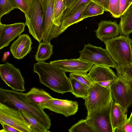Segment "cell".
<instances>
[{
  "label": "cell",
  "mask_w": 132,
  "mask_h": 132,
  "mask_svg": "<svg viewBox=\"0 0 132 132\" xmlns=\"http://www.w3.org/2000/svg\"><path fill=\"white\" fill-rule=\"evenodd\" d=\"M79 59L94 65L116 68L117 65L106 50L89 44H84L83 49L79 51Z\"/></svg>",
  "instance_id": "obj_6"
},
{
  "label": "cell",
  "mask_w": 132,
  "mask_h": 132,
  "mask_svg": "<svg viewBox=\"0 0 132 132\" xmlns=\"http://www.w3.org/2000/svg\"><path fill=\"white\" fill-rule=\"evenodd\" d=\"M71 89V93L76 97L85 99L89 94L87 88L74 78L70 74L69 78Z\"/></svg>",
  "instance_id": "obj_23"
},
{
  "label": "cell",
  "mask_w": 132,
  "mask_h": 132,
  "mask_svg": "<svg viewBox=\"0 0 132 132\" xmlns=\"http://www.w3.org/2000/svg\"><path fill=\"white\" fill-rule=\"evenodd\" d=\"M118 79L132 84V65H118L115 68Z\"/></svg>",
  "instance_id": "obj_26"
},
{
  "label": "cell",
  "mask_w": 132,
  "mask_h": 132,
  "mask_svg": "<svg viewBox=\"0 0 132 132\" xmlns=\"http://www.w3.org/2000/svg\"><path fill=\"white\" fill-rule=\"evenodd\" d=\"M121 17L119 24L120 35L129 36L132 32V5Z\"/></svg>",
  "instance_id": "obj_20"
},
{
  "label": "cell",
  "mask_w": 132,
  "mask_h": 132,
  "mask_svg": "<svg viewBox=\"0 0 132 132\" xmlns=\"http://www.w3.org/2000/svg\"><path fill=\"white\" fill-rule=\"evenodd\" d=\"M89 96L85 99L88 117L100 109L109 104L113 100L110 87L94 83L88 89Z\"/></svg>",
  "instance_id": "obj_5"
},
{
  "label": "cell",
  "mask_w": 132,
  "mask_h": 132,
  "mask_svg": "<svg viewBox=\"0 0 132 132\" xmlns=\"http://www.w3.org/2000/svg\"><path fill=\"white\" fill-rule=\"evenodd\" d=\"M93 82L107 88L118 80L117 76L109 67L94 65L88 73Z\"/></svg>",
  "instance_id": "obj_13"
},
{
  "label": "cell",
  "mask_w": 132,
  "mask_h": 132,
  "mask_svg": "<svg viewBox=\"0 0 132 132\" xmlns=\"http://www.w3.org/2000/svg\"><path fill=\"white\" fill-rule=\"evenodd\" d=\"M32 44L31 39L28 35L21 34L12 43L10 51L14 58L21 59L30 52Z\"/></svg>",
  "instance_id": "obj_17"
},
{
  "label": "cell",
  "mask_w": 132,
  "mask_h": 132,
  "mask_svg": "<svg viewBox=\"0 0 132 132\" xmlns=\"http://www.w3.org/2000/svg\"><path fill=\"white\" fill-rule=\"evenodd\" d=\"M23 22L5 24L0 22V50L8 46L10 42L20 35L24 30Z\"/></svg>",
  "instance_id": "obj_14"
},
{
  "label": "cell",
  "mask_w": 132,
  "mask_h": 132,
  "mask_svg": "<svg viewBox=\"0 0 132 132\" xmlns=\"http://www.w3.org/2000/svg\"><path fill=\"white\" fill-rule=\"evenodd\" d=\"M25 94L29 100L38 105L46 102L53 98L45 90L35 87L31 88Z\"/></svg>",
  "instance_id": "obj_19"
},
{
  "label": "cell",
  "mask_w": 132,
  "mask_h": 132,
  "mask_svg": "<svg viewBox=\"0 0 132 132\" xmlns=\"http://www.w3.org/2000/svg\"><path fill=\"white\" fill-rule=\"evenodd\" d=\"M18 7L24 13L28 11L31 0H14Z\"/></svg>",
  "instance_id": "obj_33"
},
{
  "label": "cell",
  "mask_w": 132,
  "mask_h": 132,
  "mask_svg": "<svg viewBox=\"0 0 132 132\" xmlns=\"http://www.w3.org/2000/svg\"><path fill=\"white\" fill-rule=\"evenodd\" d=\"M110 88L113 101L127 111L132 104V84L118 79Z\"/></svg>",
  "instance_id": "obj_11"
},
{
  "label": "cell",
  "mask_w": 132,
  "mask_h": 132,
  "mask_svg": "<svg viewBox=\"0 0 132 132\" xmlns=\"http://www.w3.org/2000/svg\"><path fill=\"white\" fill-rule=\"evenodd\" d=\"M65 0H55L54 8V23L60 30L62 23V19L67 9Z\"/></svg>",
  "instance_id": "obj_24"
},
{
  "label": "cell",
  "mask_w": 132,
  "mask_h": 132,
  "mask_svg": "<svg viewBox=\"0 0 132 132\" xmlns=\"http://www.w3.org/2000/svg\"><path fill=\"white\" fill-rule=\"evenodd\" d=\"M100 5L104 9L105 11L109 12L110 0H90Z\"/></svg>",
  "instance_id": "obj_36"
},
{
  "label": "cell",
  "mask_w": 132,
  "mask_h": 132,
  "mask_svg": "<svg viewBox=\"0 0 132 132\" xmlns=\"http://www.w3.org/2000/svg\"><path fill=\"white\" fill-rule=\"evenodd\" d=\"M109 12L112 16L116 18H119V0H110Z\"/></svg>",
  "instance_id": "obj_32"
},
{
  "label": "cell",
  "mask_w": 132,
  "mask_h": 132,
  "mask_svg": "<svg viewBox=\"0 0 132 132\" xmlns=\"http://www.w3.org/2000/svg\"><path fill=\"white\" fill-rule=\"evenodd\" d=\"M33 71L38 75L40 83L53 91L62 94L71 92L69 78L60 68L50 63L39 61L34 64Z\"/></svg>",
  "instance_id": "obj_2"
},
{
  "label": "cell",
  "mask_w": 132,
  "mask_h": 132,
  "mask_svg": "<svg viewBox=\"0 0 132 132\" xmlns=\"http://www.w3.org/2000/svg\"><path fill=\"white\" fill-rule=\"evenodd\" d=\"M127 111L119 104L112 102L110 111V118L113 132L123 124L127 120Z\"/></svg>",
  "instance_id": "obj_18"
},
{
  "label": "cell",
  "mask_w": 132,
  "mask_h": 132,
  "mask_svg": "<svg viewBox=\"0 0 132 132\" xmlns=\"http://www.w3.org/2000/svg\"><path fill=\"white\" fill-rule=\"evenodd\" d=\"M97 37L104 42L119 36V24L116 21L102 20L99 23L97 29L95 30Z\"/></svg>",
  "instance_id": "obj_16"
},
{
  "label": "cell",
  "mask_w": 132,
  "mask_h": 132,
  "mask_svg": "<svg viewBox=\"0 0 132 132\" xmlns=\"http://www.w3.org/2000/svg\"><path fill=\"white\" fill-rule=\"evenodd\" d=\"M89 3L82 5L71 15L63 20L60 30V35L64 32L68 27L71 25L82 20V16L83 12Z\"/></svg>",
  "instance_id": "obj_21"
},
{
  "label": "cell",
  "mask_w": 132,
  "mask_h": 132,
  "mask_svg": "<svg viewBox=\"0 0 132 132\" xmlns=\"http://www.w3.org/2000/svg\"><path fill=\"white\" fill-rule=\"evenodd\" d=\"M131 40L129 36L120 35L104 42L106 50L118 65L131 64Z\"/></svg>",
  "instance_id": "obj_3"
},
{
  "label": "cell",
  "mask_w": 132,
  "mask_h": 132,
  "mask_svg": "<svg viewBox=\"0 0 132 132\" xmlns=\"http://www.w3.org/2000/svg\"><path fill=\"white\" fill-rule=\"evenodd\" d=\"M69 132H94L86 119H81L69 129Z\"/></svg>",
  "instance_id": "obj_30"
},
{
  "label": "cell",
  "mask_w": 132,
  "mask_h": 132,
  "mask_svg": "<svg viewBox=\"0 0 132 132\" xmlns=\"http://www.w3.org/2000/svg\"><path fill=\"white\" fill-rule=\"evenodd\" d=\"M0 102L25 112L36 119L47 129H50L51 122L49 116L39 105L29 100L23 92L1 87Z\"/></svg>",
  "instance_id": "obj_1"
},
{
  "label": "cell",
  "mask_w": 132,
  "mask_h": 132,
  "mask_svg": "<svg viewBox=\"0 0 132 132\" xmlns=\"http://www.w3.org/2000/svg\"><path fill=\"white\" fill-rule=\"evenodd\" d=\"M53 47L50 42L39 43L35 55L36 60L38 62L44 61L50 58L53 53Z\"/></svg>",
  "instance_id": "obj_22"
},
{
  "label": "cell",
  "mask_w": 132,
  "mask_h": 132,
  "mask_svg": "<svg viewBox=\"0 0 132 132\" xmlns=\"http://www.w3.org/2000/svg\"><path fill=\"white\" fill-rule=\"evenodd\" d=\"M105 11L103 8L97 4L92 1L89 2L83 11L82 19L88 17L103 14Z\"/></svg>",
  "instance_id": "obj_25"
},
{
  "label": "cell",
  "mask_w": 132,
  "mask_h": 132,
  "mask_svg": "<svg viewBox=\"0 0 132 132\" xmlns=\"http://www.w3.org/2000/svg\"><path fill=\"white\" fill-rule=\"evenodd\" d=\"M45 15L43 42H49L59 36L60 29L54 24V8L55 0H40Z\"/></svg>",
  "instance_id": "obj_10"
},
{
  "label": "cell",
  "mask_w": 132,
  "mask_h": 132,
  "mask_svg": "<svg viewBox=\"0 0 132 132\" xmlns=\"http://www.w3.org/2000/svg\"><path fill=\"white\" fill-rule=\"evenodd\" d=\"M50 63L65 72L71 73H87L93 65L79 58L56 60Z\"/></svg>",
  "instance_id": "obj_15"
},
{
  "label": "cell",
  "mask_w": 132,
  "mask_h": 132,
  "mask_svg": "<svg viewBox=\"0 0 132 132\" xmlns=\"http://www.w3.org/2000/svg\"><path fill=\"white\" fill-rule=\"evenodd\" d=\"M112 102L86 117L87 122L94 132H113L110 118Z\"/></svg>",
  "instance_id": "obj_8"
},
{
  "label": "cell",
  "mask_w": 132,
  "mask_h": 132,
  "mask_svg": "<svg viewBox=\"0 0 132 132\" xmlns=\"http://www.w3.org/2000/svg\"><path fill=\"white\" fill-rule=\"evenodd\" d=\"M0 75L2 80L12 90L23 92L26 91L24 80L19 69L7 62L0 65Z\"/></svg>",
  "instance_id": "obj_9"
},
{
  "label": "cell",
  "mask_w": 132,
  "mask_h": 132,
  "mask_svg": "<svg viewBox=\"0 0 132 132\" xmlns=\"http://www.w3.org/2000/svg\"><path fill=\"white\" fill-rule=\"evenodd\" d=\"M70 74L88 89L94 83L86 72L71 73Z\"/></svg>",
  "instance_id": "obj_28"
},
{
  "label": "cell",
  "mask_w": 132,
  "mask_h": 132,
  "mask_svg": "<svg viewBox=\"0 0 132 132\" xmlns=\"http://www.w3.org/2000/svg\"><path fill=\"white\" fill-rule=\"evenodd\" d=\"M20 111L26 120L31 125L32 132H50L36 119L25 112Z\"/></svg>",
  "instance_id": "obj_27"
},
{
  "label": "cell",
  "mask_w": 132,
  "mask_h": 132,
  "mask_svg": "<svg viewBox=\"0 0 132 132\" xmlns=\"http://www.w3.org/2000/svg\"><path fill=\"white\" fill-rule=\"evenodd\" d=\"M116 132H132V126L128 119L123 124L116 130Z\"/></svg>",
  "instance_id": "obj_35"
},
{
  "label": "cell",
  "mask_w": 132,
  "mask_h": 132,
  "mask_svg": "<svg viewBox=\"0 0 132 132\" xmlns=\"http://www.w3.org/2000/svg\"><path fill=\"white\" fill-rule=\"evenodd\" d=\"M131 52H132V40L131 41ZM132 65V61L131 64Z\"/></svg>",
  "instance_id": "obj_41"
},
{
  "label": "cell",
  "mask_w": 132,
  "mask_h": 132,
  "mask_svg": "<svg viewBox=\"0 0 132 132\" xmlns=\"http://www.w3.org/2000/svg\"><path fill=\"white\" fill-rule=\"evenodd\" d=\"M25 24L29 33L39 43L42 40L45 15L40 0H31L29 9L24 13Z\"/></svg>",
  "instance_id": "obj_4"
},
{
  "label": "cell",
  "mask_w": 132,
  "mask_h": 132,
  "mask_svg": "<svg viewBox=\"0 0 132 132\" xmlns=\"http://www.w3.org/2000/svg\"><path fill=\"white\" fill-rule=\"evenodd\" d=\"M128 119L132 126V111L129 118H128Z\"/></svg>",
  "instance_id": "obj_40"
},
{
  "label": "cell",
  "mask_w": 132,
  "mask_h": 132,
  "mask_svg": "<svg viewBox=\"0 0 132 132\" xmlns=\"http://www.w3.org/2000/svg\"><path fill=\"white\" fill-rule=\"evenodd\" d=\"M18 7L14 0H0V19L4 15Z\"/></svg>",
  "instance_id": "obj_29"
},
{
  "label": "cell",
  "mask_w": 132,
  "mask_h": 132,
  "mask_svg": "<svg viewBox=\"0 0 132 132\" xmlns=\"http://www.w3.org/2000/svg\"><path fill=\"white\" fill-rule=\"evenodd\" d=\"M75 1L76 0H65L67 9L70 7Z\"/></svg>",
  "instance_id": "obj_38"
},
{
  "label": "cell",
  "mask_w": 132,
  "mask_h": 132,
  "mask_svg": "<svg viewBox=\"0 0 132 132\" xmlns=\"http://www.w3.org/2000/svg\"><path fill=\"white\" fill-rule=\"evenodd\" d=\"M5 56H3V59H4V61H5L6 59L8 57V56H9L10 54V52H5Z\"/></svg>",
  "instance_id": "obj_39"
},
{
  "label": "cell",
  "mask_w": 132,
  "mask_h": 132,
  "mask_svg": "<svg viewBox=\"0 0 132 132\" xmlns=\"http://www.w3.org/2000/svg\"><path fill=\"white\" fill-rule=\"evenodd\" d=\"M39 105L44 109H47L66 117L74 115L77 112L78 107L77 101L54 98Z\"/></svg>",
  "instance_id": "obj_12"
},
{
  "label": "cell",
  "mask_w": 132,
  "mask_h": 132,
  "mask_svg": "<svg viewBox=\"0 0 132 132\" xmlns=\"http://www.w3.org/2000/svg\"><path fill=\"white\" fill-rule=\"evenodd\" d=\"M1 124L3 129L0 130V132H20L17 129L9 125L4 123Z\"/></svg>",
  "instance_id": "obj_37"
},
{
  "label": "cell",
  "mask_w": 132,
  "mask_h": 132,
  "mask_svg": "<svg viewBox=\"0 0 132 132\" xmlns=\"http://www.w3.org/2000/svg\"><path fill=\"white\" fill-rule=\"evenodd\" d=\"M0 123L11 126L20 132H32L30 124L20 110L0 102Z\"/></svg>",
  "instance_id": "obj_7"
},
{
  "label": "cell",
  "mask_w": 132,
  "mask_h": 132,
  "mask_svg": "<svg viewBox=\"0 0 132 132\" xmlns=\"http://www.w3.org/2000/svg\"><path fill=\"white\" fill-rule=\"evenodd\" d=\"M119 16L120 17L132 4V0H119Z\"/></svg>",
  "instance_id": "obj_34"
},
{
  "label": "cell",
  "mask_w": 132,
  "mask_h": 132,
  "mask_svg": "<svg viewBox=\"0 0 132 132\" xmlns=\"http://www.w3.org/2000/svg\"><path fill=\"white\" fill-rule=\"evenodd\" d=\"M91 1L90 0H76L72 5L64 11L62 19V23L63 20L71 15L82 5Z\"/></svg>",
  "instance_id": "obj_31"
}]
</instances>
